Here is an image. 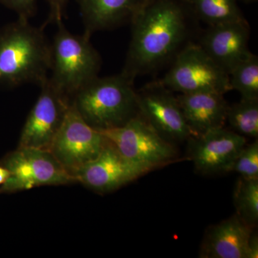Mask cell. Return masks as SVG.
<instances>
[{
	"label": "cell",
	"mask_w": 258,
	"mask_h": 258,
	"mask_svg": "<svg viewBox=\"0 0 258 258\" xmlns=\"http://www.w3.org/2000/svg\"><path fill=\"white\" fill-rule=\"evenodd\" d=\"M198 21L188 0H148L131 20L132 39L121 74L134 81L172 62L193 42Z\"/></svg>",
	"instance_id": "cell-1"
},
{
	"label": "cell",
	"mask_w": 258,
	"mask_h": 258,
	"mask_svg": "<svg viewBox=\"0 0 258 258\" xmlns=\"http://www.w3.org/2000/svg\"><path fill=\"white\" fill-rule=\"evenodd\" d=\"M44 24L35 27L19 18L0 28V84L41 86L48 79L51 43Z\"/></svg>",
	"instance_id": "cell-2"
},
{
	"label": "cell",
	"mask_w": 258,
	"mask_h": 258,
	"mask_svg": "<svg viewBox=\"0 0 258 258\" xmlns=\"http://www.w3.org/2000/svg\"><path fill=\"white\" fill-rule=\"evenodd\" d=\"M134 83L121 73L109 77L97 76L73 96L71 103L96 130L118 128L139 115Z\"/></svg>",
	"instance_id": "cell-3"
},
{
	"label": "cell",
	"mask_w": 258,
	"mask_h": 258,
	"mask_svg": "<svg viewBox=\"0 0 258 258\" xmlns=\"http://www.w3.org/2000/svg\"><path fill=\"white\" fill-rule=\"evenodd\" d=\"M51 43L49 82L70 100L85 85L98 76L102 60L99 52L85 35H74L62 21Z\"/></svg>",
	"instance_id": "cell-4"
},
{
	"label": "cell",
	"mask_w": 258,
	"mask_h": 258,
	"mask_svg": "<svg viewBox=\"0 0 258 258\" xmlns=\"http://www.w3.org/2000/svg\"><path fill=\"white\" fill-rule=\"evenodd\" d=\"M101 133L123 157L146 174L179 158L174 144L163 138L140 115L122 126Z\"/></svg>",
	"instance_id": "cell-5"
},
{
	"label": "cell",
	"mask_w": 258,
	"mask_h": 258,
	"mask_svg": "<svg viewBox=\"0 0 258 258\" xmlns=\"http://www.w3.org/2000/svg\"><path fill=\"white\" fill-rule=\"evenodd\" d=\"M160 82L180 94L203 91L225 94L231 91L229 75L195 42L180 51Z\"/></svg>",
	"instance_id": "cell-6"
},
{
	"label": "cell",
	"mask_w": 258,
	"mask_h": 258,
	"mask_svg": "<svg viewBox=\"0 0 258 258\" xmlns=\"http://www.w3.org/2000/svg\"><path fill=\"white\" fill-rule=\"evenodd\" d=\"M0 164L10 171L9 178L0 187V193H15L39 186L76 182L50 151L18 147L8 153Z\"/></svg>",
	"instance_id": "cell-7"
},
{
	"label": "cell",
	"mask_w": 258,
	"mask_h": 258,
	"mask_svg": "<svg viewBox=\"0 0 258 258\" xmlns=\"http://www.w3.org/2000/svg\"><path fill=\"white\" fill-rule=\"evenodd\" d=\"M106 142L101 132L88 124L71 103L49 151L76 179V174L99 155Z\"/></svg>",
	"instance_id": "cell-8"
},
{
	"label": "cell",
	"mask_w": 258,
	"mask_h": 258,
	"mask_svg": "<svg viewBox=\"0 0 258 258\" xmlns=\"http://www.w3.org/2000/svg\"><path fill=\"white\" fill-rule=\"evenodd\" d=\"M139 115L159 135L171 143L187 142L195 136L173 91L159 81L137 91Z\"/></svg>",
	"instance_id": "cell-9"
},
{
	"label": "cell",
	"mask_w": 258,
	"mask_h": 258,
	"mask_svg": "<svg viewBox=\"0 0 258 258\" xmlns=\"http://www.w3.org/2000/svg\"><path fill=\"white\" fill-rule=\"evenodd\" d=\"M247 144L245 137L232 130L212 129L187 140V159L203 175L231 172L236 158Z\"/></svg>",
	"instance_id": "cell-10"
},
{
	"label": "cell",
	"mask_w": 258,
	"mask_h": 258,
	"mask_svg": "<svg viewBox=\"0 0 258 258\" xmlns=\"http://www.w3.org/2000/svg\"><path fill=\"white\" fill-rule=\"evenodd\" d=\"M24 125L18 147L50 150L62 124L71 100L61 94L47 79Z\"/></svg>",
	"instance_id": "cell-11"
},
{
	"label": "cell",
	"mask_w": 258,
	"mask_h": 258,
	"mask_svg": "<svg viewBox=\"0 0 258 258\" xmlns=\"http://www.w3.org/2000/svg\"><path fill=\"white\" fill-rule=\"evenodd\" d=\"M249 35V25L244 20L208 26L198 36L197 43L229 75L252 55L248 48Z\"/></svg>",
	"instance_id": "cell-12"
},
{
	"label": "cell",
	"mask_w": 258,
	"mask_h": 258,
	"mask_svg": "<svg viewBox=\"0 0 258 258\" xmlns=\"http://www.w3.org/2000/svg\"><path fill=\"white\" fill-rule=\"evenodd\" d=\"M144 174L143 170L123 157L107 139L99 155L76 174V179L96 192L108 193Z\"/></svg>",
	"instance_id": "cell-13"
},
{
	"label": "cell",
	"mask_w": 258,
	"mask_h": 258,
	"mask_svg": "<svg viewBox=\"0 0 258 258\" xmlns=\"http://www.w3.org/2000/svg\"><path fill=\"white\" fill-rule=\"evenodd\" d=\"M253 229L237 214L210 226L205 231L199 257L247 258V243Z\"/></svg>",
	"instance_id": "cell-14"
},
{
	"label": "cell",
	"mask_w": 258,
	"mask_h": 258,
	"mask_svg": "<svg viewBox=\"0 0 258 258\" xmlns=\"http://www.w3.org/2000/svg\"><path fill=\"white\" fill-rule=\"evenodd\" d=\"M189 128L195 135L225 126L228 104L224 94L203 91L176 96Z\"/></svg>",
	"instance_id": "cell-15"
},
{
	"label": "cell",
	"mask_w": 258,
	"mask_h": 258,
	"mask_svg": "<svg viewBox=\"0 0 258 258\" xmlns=\"http://www.w3.org/2000/svg\"><path fill=\"white\" fill-rule=\"evenodd\" d=\"M148 0H78L85 31L91 37L97 31L130 23Z\"/></svg>",
	"instance_id": "cell-16"
},
{
	"label": "cell",
	"mask_w": 258,
	"mask_h": 258,
	"mask_svg": "<svg viewBox=\"0 0 258 258\" xmlns=\"http://www.w3.org/2000/svg\"><path fill=\"white\" fill-rule=\"evenodd\" d=\"M198 20L208 26L245 20L238 0H188Z\"/></svg>",
	"instance_id": "cell-17"
},
{
	"label": "cell",
	"mask_w": 258,
	"mask_h": 258,
	"mask_svg": "<svg viewBox=\"0 0 258 258\" xmlns=\"http://www.w3.org/2000/svg\"><path fill=\"white\" fill-rule=\"evenodd\" d=\"M226 122L235 133L257 139L258 99L241 98L238 103L229 106Z\"/></svg>",
	"instance_id": "cell-18"
},
{
	"label": "cell",
	"mask_w": 258,
	"mask_h": 258,
	"mask_svg": "<svg viewBox=\"0 0 258 258\" xmlns=\"http://www.w3.org/2000/svg\"><path fill=\"white\" fill-rule=\"evenodd\" d=\"M235 214L252 228L258 222V179L239 177L233 193Z\"/></svg>",
	"instance_id": "cell-19"
},
{
	"label": "cell",
	"mask_w": 258,
	"mask_h": 258,
	"mask_svg": "<svg viewBox=\"0 0 258 258\" xmlns=\"http://www.w3.org/2000/svg\"><path fill=\"white\" fill-rule=\"evenodd\" d=\"M231 90L240 93L242 98L258 99V57L252 54L229 74Z\"/></svg>",
	"instance_id": "cell-20"
},
{
	"label": "cell",
	"mask_w": 258,
	"mask_h": 258,
	"mask_svg": "<svg viewBox=\"0 0 258 258\" xmlns=\"http://www.w3.org/2000/svg\"><path fill=\"white\" fill-rule=\"evenodd\" d=\"M232 171L246 179H258V141L242 148L236 158Z\"/></svg>",
	"instance_id": "cell-21"
},
{
	"label": "cell",
	"mask_w": 258,
	"mask_h": 258,
	"mask_svg": "<svg viewBox=\"0 0 258 258\" xmlns=\"http://www.w3.org/2000/svg\"><path fill=\"white\" fill-rule=\"evenodd\" d=\"M0 3L14 10L19 18L30 20L35 15L37 0H0Z\"/></svg>",
	"instance_id": "cell-22"
},
{
	"label": "cell",
	"mask_w": 258,
	"mask_h": 258,
	"mask_svg": "<svg viewBox=\"0 0 258 258\" xmlns=\"http://www.w3.org/2000/svg\"><path fill=\"white\" fill-rule=\"evenodd\" d=\"M50 8V13L45 25L50 23H58L62 21L64 15V10L69 0H46Z\"/></svg>",
	"instance_id": "cell-23"
},
{
	"label": "cell",
	"mask_w": 258,
	"mask_h": 258,
	"mask_svg": "<svg viewBox=\"0 0 258 258\" xmlns=\"http://www.w3.org/2000/svg\"><path fill=\"white\" fill-rule=\"evenodd\" d=\"M258 257V235L255 228L252 230L247 243V258Z\"/></svg>",
	"instance_id": "cell-24"
},
{
	"label": "cell",
	"mask_w": 258,
	"mask_h": 258,
	"mask_svg": "<svg viewBox=\"0 0 258 258\" xmlns=\"http://www.w3.org/2000/svg\"><path fill=\"white\" fill-rule=\"evenodd\" d=\"M10 176V171L4 166L0 164V186L6 182Z\"/></svg>",
	"instance_id": "cell-25"
},
{
	"label": "cell",
	"mask_w": 258,
	"mask_h": 258,
	"mask_svg": "<svg viewBox=\"0 0 258 258\" xmlns=\"http://www.w3.org/2000/svg\"><path fill=\"white\" fill-rule=\"evenodd\" d=\"M240 1L244 2V3H254V2L257 1V0H240Z\"/></svg>",
	"instance_id": "cell-26"
}]
</instances>
